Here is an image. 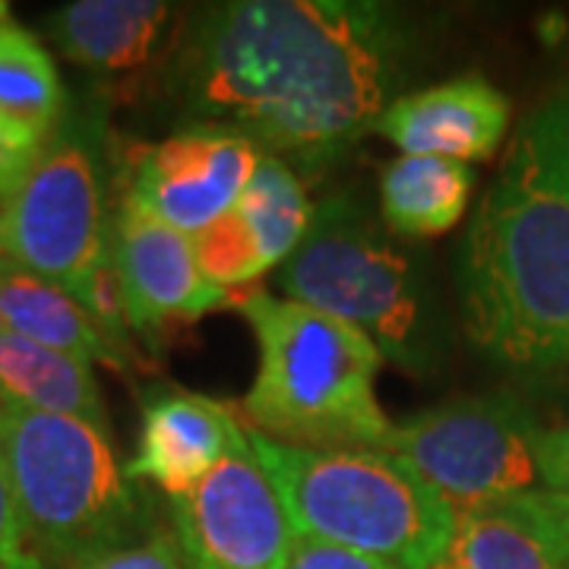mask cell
<instances>
[{"label": "cell", "instance_id": "2e32d148", "mask_svg": "<svg viewBox=\"0 0 569 569\" xmlns=\"http://www.w3.org/2000/svg\"><path fill=\"white\" fill-rule=\"evenodd\" d=\"M0 329L86 365L130 367V351L111 342L73 295L7 257H0Z\"/></svg>", "mask_w": 569, "mask_h": 569}, {"label": "cell", "instance_id": "44dd1931", "mask_svg": "<svg viewBox=\"0 0 569 569\" xmlns=\"http://www.w3.org/2000/svg\"><path fill=\"white\" fill-rule=\"evenodd\" d=\"M77 569H187L181 538L174 522H156L149 531L123 541L118 548H108L89 560H82Z\"/></svg>", "mask_w": 569, "mask_h": 569}, {"label": "cell", "instance_id": "5bb4252c", "mask_svg": "<svg viewBox=\"0 0 569 569\" xmlns=\"http://www.w3.org/2000/svg\"><path fill=\"white\" fill-rule=\"evenodd\" d=\"M512 102L481 73L437 82L399 96L377 121L402 156H433L452 162H485L507 140Z\"/></svg>", "mask_w": 569, "mask_h": 569}, {"label": "cell", "instance_id": "6da1fadb", "mask_svg": "<svg viewBox=\"0 0 569 569\" xmlns=\"http://www.w3.org/2000/svg\"><path fill=\"white\" fill-rule=\"evenodd\" d=\"M421 36L373 0H224L174 39L168 96L187 123L244 133L266 156L323 168L396 102Z\"/></svg>", "mask_w": 569, "mask_h": 569}, {"label": "cell", "instance_id": "ac0fdd59", "mask_svg": "<svg viewBox=\"0 0 569 569\" xmlns=\"http://www.w3.org/2000/svg\"><path fill=\"white\" fill-rule=\"evenodd\" d=\"M63 121V82L48 48L20 22H0V140L39 156Z\"/></svg>", "mask_w": 569, "mask_h": 569}, {"label": "cell", "instance_id": "30bf717a", "mask_svg": "<svg viewBox=\"0 0 569 569\" xmlns=\"http://www.w3.org/2000/svg\"><path fill=\"white\" fill-rule=\"evenodd\" d=\"M168 509L187 569H288L295 529L250 443Z\"/></svg>", "mask_w": 569, "mask_h": 569}, {"label": "cell", "instance_id": "277c9868", "mask_svg": "<svg viewBox=\"0 0 569 569\" xmlns=\"http://www.w3.org/2000/svg\"><path fill=\"white\" fill-rule=\"evenodd\" d=\"M288 301L361 329L408 373H433L447 351V317L427 260L361 200L332 193L313 206L305 241L279 266Z\"/></svg>", "mask_w": 569, "mask_h": 569}, {"label": "cell", "instance_id": "4fadbf2b", "mask_svg": "<svg viewBox=\"0 0 569 569\" xmlns=\"http://www.w3.org/2000/svg\"><path fill=\"white\" fill-rule=\"evenodd\" d=\"M244 447V425L224 402L178 387L152 389L142 402L137 452L123 471L164 497H183Z\"/></svg>", "mask_w": 569, "mask_h": 569}, {"label": "cell", "instance_id": "e0dca14e", "mask_svg": "<svg viewBox=\"0 0 569 569\" xmlns=\"http://www.w3.org/2000/svg\"><path fill=\"white\" fill-rule=\"evenodd\" d=\"M440 569H569L567 541L526 493L456 509Z\"/></svg>", "mask_w": 569, "mask_h": 569}, {"label": "cell", "instance_id": "cb8c5ba5", "mask_svg": "<svg viewBox=\"0 0 569 569\" xmlns=\"http://www.w3.org/2000/svg\"><path fill=\"white\" fill-rule=\"evenodd\" d=\"M29 553L26 538H22L20 509H17V497H13V485L0 456V569H17L22 557Z\"/></svg>", "mask_w": 569, "mask_h": 569}, {"label": "cell", "instance_id": "d4e9b609", "mask_svg": "<svg viewBox=\"0 0 569 569\" xmlns=\"http://www.w3.org/2000/svg\"><path fill=\"white\" fill-rule=\"evenodd\" d=\"M39 156H29V152L13 149V146H7V142L0 140V206L17 193V187H20L22 178L29 174V168L36 164Z\"/></svg>", "mask_w": 569, "mask_h": 569}, {"label": "cell", "instance_id": "7402d4cb", "mask_svg": "<svg viewBox=\"0 0 569 569\" xmlns=\"http://www.w3.org/2000/svg\"><path fill=\"white\" fill-rule=\"evenodd\" d=\"M288 569H399L380 557H370L361 550L339 548L317 538H295Z\"/></svg>", "mask_w": 569, "mask_h": 569}, {"label": "cell", "instance_id": "52a82bcc", "mask_svg": "<svg viewBox=\"0 0 569 569\" xmlns=\"http://www.w3.org/2000/svg\"><path fill=\"white\" fill-rule=\"evenodd\" d=\"M111 253L99 140L63 118L17 193L0 206V257L80 301Z\"/></svg>", "mask_w": 569, "mask_h": 569}, {"label": "cell", "instance_id": "ffe728a7", "mask_svg": "<svg viewBox=\"0 0 569 569\" xmlns=\"http://www.w3.org/2000/svg\"><path fill=\"white\" fill-rule=\"evenodd\" d=\"M471 187V164L433 156H399L380 174V219L406 241L447 234L462 222Z\"/></svg>", "mask_w": 569, "mask_h": 569}, {"label": "cell", "instance_id": "3957f363", "mask_svg": "<svg viewBox=\"0 0 569 569\" xmlns=\"http://www.w3.org/2000/svg\"><path fill=\"white\" fill-rule=\"evenodd\" d=\"M231 307L260 346L247 427L284 447L387 452L396 425L377 399L383 355L361 329L266 291H234Z\"/></svg>", "mask_w": 569, "mask_h": 569}, {"label": "cell", "instance_id": "8fae6325", "mask_svg": "<svg viewBox=\"0 0 569 569\" xmlns=\"http://www.w3.org/2000/svg\"><path fill=\"white\" fill-rule=\"evenodd\" d=\"M111 260L121 279L130 329L149 339L234 301V291L206 279L190 234L127 203H118L111 216Z\"/></svg>", "mask_w": 569, "mask_h": 569}, {"label": "cell", "instance_id": "7c38bea8", "mask_svg": "<svg viewBox=\"0 0 569 569\" xmlns=\"http://www.w3.org/2000/svg\"><path fill=\"white\" fill-rule=\"evenodd\" d=\"M310 219L313 206L295 168L263 152L241 200L193 238L200 269L212 284L238 291L282 266L305 241Z\"/></svg>", "mask_w": 569, "mask_h": 569}, {"label": "cell", "instance_id": "8992f818", "mask_svg": "<svg viewBox=\"0 0 569 569\" xmlns=\"http://www.w3.org/2000/svg\"><path fill=\"white\" fill-rule=\"evenodd\" d=\"M0 456L26 548L51 569H77L162 522L127 478L111 433L86 421L0 402Z\"/></svg>", "mask_w": 569, "mask_h": 569}, {"label": "cell", "instance_id": "484cf974", "mask_svg": "<svg viewBox=\"0 0 569 569\" xmlns=\"http://www.w3.org/2000/svg\"><path fill=\"white\" fill-rule=\"evenodd\" d=\"M531 500V507L538 509L545 519H548L550 526H553V531L567 541V548H569V497L567 493H553V490H529L526 493Z\"/></svg>", "mask_w": 569, "mask_h": 569}, {"label": "cell", "instance_id": "4316f807", "mask_svg": "<svg viewBox=\"0 0 569 569\" xmlns=\"http://www.w3.org/2000/svg\"><path fill=\"white\" fill-rule=\"evenodd\" d=\"M17 569H51V567H48L44 560H39V557H36L32 550H29V553L22 557L20 563H17Z\"/></svg>", "mask_w": 569, "mask_h": 569}, {"label": "cell", "instance_id": "83f0119b", "mask_svg": "<svg viewBox=\"0 0 569 569\" xmlns=\"http://www.w3.org/2000/svg\"><path fill=\"white\" fill-rule=\"evenodd\" d=\"M7 20H10V7H7V3L0 0V22H7Z\"/></svg>", "mask_w": 569, "mask_h": 569}, {"label": "cell", "instance_id": "603a6c76", "mask_svg": "<svg viewBox=\"0 0 569 569\" xmlns=\"http://www.w3.org/2000/svg\"><path fill=\"white\" fill-rule=\"evenodd\" d=\"M535 466L545 490L569 497V425L538 430L535 437Z\"/></svg>", "mask_w": 569, "mask_h": 569}, {"label": "cell", "instance_id": "7a4b0ae2", "mask_svg": "<svg viewBox=\"0 0 569 569\" xmlns=\"http://www.w3.org/2000/svg\"><path fill=\"white\" fill-rule=\"evenodd\" d=\"M456 288L478 355L522 377L569 367V80L516 127L459 247Z\"/></svg>", "mask_w": 569, "mask_h": 569}, {"label": "cell", "instance_id": "ba28073f", "mask_svg": "<svg viewBox=\"0 0 569 569\" xmlns=\"http://www.w3.org/2000/svg\"><path fill=\"white\" fill-rule=\"evenodd\" d=\"M538 430L512 396H462L392 427L387 452L406 459L452 509L485 507L535 490Z\"/></svg>", "mask_w": 569, "mask_h": 569}, {"label": "cell", "instance_id": "d6986e66", "mask_svg": "<svg viewBox=\"0 0 569 569\" xmlns=\"http://www.w3.org/2000/svg\"><path fill=\"white\" fill-rule=\"evenodd\" d=\"M0 402L41 415L77 418L111 433L108 408L92 365L51 348L32 346L0 329Z\"/></svg>", "mask_w": 569, "mask_h": 569}, {"label": "cell", "instance_id": "9c48e42d", "mask_svg": "<svg viewBox=\"0 0 569 569\" xmlns=\"http://www.w3.org/2000/svg\"><path fill=\"white\" fill-rule=\"evenodd\" d=\"M260 159L263 149L238 130L187 123L130 152L121 203L197 238L241 200Z\"/></svg>", "mask_w": 569, "mask_h": 569}, {"label": "cell", "instance_id": "9a60e30c", "mask_svg": "<svg viewBox=\"0 0 569 569\" xmlns=\"http://www.w3.org/2000/svg\"><path fill=\"white\" fill-rule=\"evenodd\" d=\"M174 20L164 0H73L58 7L44 29L67 61L118 77L152 61Z\"/></svg>", "mask_w": 569, "mask_h": 569}, {"label": "cell", "instance_id": "5b68a950", "mask_svg": "<svg viewBox=\"0 0 569 569\" xmlns=\"http://www.w3.org/2000/svg\"><path fill=\"white\" fill-rule=\"evenodd\" d=\"M244 430L295 538L361 550L399 569H440L456 509L406 459L380 449L284 447Z\"/></svg>", "mask_w": 569, "mask_h": 569}]
</instances>
